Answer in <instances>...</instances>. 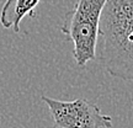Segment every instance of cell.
Listing matches in <instances>:
<instances>
[{
    "instance_id": "cell-4",
    "label": "cell",
    "mask_w": 133,
    "mask_h": 128,
    "mask_svg": "<svg viewBox=\"0 0 133 128\" xmlns=\"http://www.w3.org/2000/svg\"><path fill=\"white\" fill-rule=\"evenodd\" d=\"M41 0H6L0 11V24L4 29H12L19 33L20 24L26 15L35 17L36 8Z\"/></svg>"
},
{
    "instance_id": "cell-3",
    "label": "cell",
    "mask_w": 133,
    "mask_h": 128,
    "mask_svg": "<svg viewBox=\"0 0 133 128\" xmlns=\"http://www.w3.org/2000/svg\"><path fill=\"white\" fill-rule=\"evenodd\" d=\"M53 118V128H112V119L86 99L62 101L43 95Z\"/></svg>"
},
{
    "instance_id": "cell-2",
    "label": "cell",
    "mask_w": 133,
    "mask_h": 128,
    "mask_svg": "<svg viewBox=\"0 0 133 128\" xmlns=\"http://www.w3.org/2000/svg\"><path fill=\"white\" fill-rule=\"evenodd\" d=\"M107 0H75L64 16L61 31L73 42V57L81 68L96 59L100 17Z\"/></svg>"
},
{
    "instance_id": "cell-1",
    "label": "cell",
    "mask_w": 133,
    "mask_h": 128,
    "mask_svg": "<svg viewBox=\"0 0 133 128\" xmlns=\"http://www.w3.org/2000/svg\"><path fill=\"white\" fill-rule=\"evenodd\" d=\"M96 59L111 76L133 81V0H107L99 26Z\"/></svg>"
}]
</instances>
